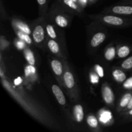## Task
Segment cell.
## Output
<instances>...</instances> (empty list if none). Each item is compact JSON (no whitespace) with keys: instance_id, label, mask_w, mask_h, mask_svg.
<instances>
[{"instance_id":"ba28073f","label":"cell","mask_w":132,"mask_h":132,"mask_svg":"<svg viewBox=\"0 0 132 132\" xmlns=\"http://www.w3.org/2000/svg\"><path fill=\"white\" fill-rule=\"evenodd\" d=\"M50 64H51V67L54 73L57 76H61L63 72V68L62 63L59 60L53 59L51 61Z\"/></svg>"},{"instance_id":"d4e9b609","label":"cell","mask_w":132,"mask_h":132,"mask_svg":"<svg viewBox=\"0 0 132 132\" xmlns=\"http://www.w3.org/2000/svg\"><path fill=\"white\" fill-rule=\"evenodd\" d=\"M95 71H96L97 73L98 74V76H99L100 77H104V69H103V67H101V65L99 64H96L95 66Z\"/></svg>"},{"instance_id":"1f68e13d","label":"cell","mask_w":132,"mask_h":132,"mask_svg":"<svg viewBox=\"0 0 132 132\" xmlns=\"http://www.w3.org/2000/svg\"><path fill=\"white\" fill-rule=\"evenodd\" d=\"M78 1L80 3H81L83 5H86L88 2V0H78Z\"/></svg>"},{"instance_id":"cb8c5ba5","label":"cell","mask_w":132,"mask_h":132,"mask_svg":"<svg viewBox=\"0 0 132 132\" xmlns=\"http://www.w3.org/2000/svg\"><path fill=\"white\" fill-rule=\"evenodd\" d=\"M121 67L125 70H129L132 68V56L125 59L122 63Z\"/></svg>"},{"instance_id":"4dcf8cb0","label":"cell","mask_w":132,"mask_h":132,"mask_svg":"<svg viewBox=\"0 0 132 132\" xmlns=\"http://www.w3.org/2000/svg\"><path fill=\"white\" fill-rule=\"evenodd\" d=\"M127 108L128 110L132 109V96H131V99H130V102H129L128 104Z\"/></svg>"},{"instance_id":"5bb4252c","label":"cell","mask_w":132,"mask_h":132,"mask_svg":"<svg viewBox=\"0 0 132 132\" xmlns=\"http://www.w3.org/2000/svg\"><path fill=\"white\" fill-rule=\"evenodd\" d=\"M15 26L19 29V30L22 31V32H24V33L27 34H31V30L30 27L27 25L26 23H23L21 21H18L15 23Z\"/></svg>"},{"instance_id":"4316f807","label":"cell","mask_w":132,"mask_h":132,"mask_svg":"<svg viewBox=\"0 0 132 132\" xmlns=\"http://www.w3.org/2000/svg\"><path fill=\"white\" fill-rule=\"evenodd\" d=\"M24 41H23V40H18V41H15V46L18 48L19 50H23V49L25 47V44H24Z\"/></svg>"},{"instance_id":"603a6c76","label":"cell","mask_w":132,"mask_h":132,"mask_svg":"<svg viewBox=\"0 0 132 132\" xmlns=\"http://www.w3.org/2000/svg\"><path fill=\"white\" fill-rule=\"evenodd\" d=\"M35 73H36V68L34 67V65L29 64V65L27 66L24 68V76H25V77H29L31 75L34 74Z\"/></svg>"},{"instance_id":"8fae6325","label":"cell","mask_w":132,"mask_h":132,"mask_svg":"<svg viewBox=\"0 0 132 132\" xmlns=\"http://www.w3.org/2000/svg\"><path fill=\"white\" fill-rule=\"evenodd\" d=\"M48 48L50 51L54 54H58L60 52V48L59 44L54 39H50L47 43Z\"/></svg>"},{"instance_id":"2e32d148","label":"cell","mask_w":132,"mask_h":132,"mask_svg":"<svg viewBox=\"0 0 132 132\" xmlns=\"http://www.w3.org/2000/svg\"><path fill=\"white\" fill-rule=\"evenodd\" d=\"M130 53V48L128 46H122L119 48L117 55L121 58H124L128 56Z\"/></svg>"},{"instance_id":"7402d4cb","label":"cell","mask_w":132,"mask_h":132,"mask_svg":"<svg viewBox=\"0 0 132 132\" xmlns=\"http://www.w3.org/2000/svg\"><path fill=\"white\" fill-rule=\"evenodd\" d=\"M61 1H63V3L64 5H67V6L70 8L72 10H76V11H79V7L77 5V3L75 2L73 0H61Z\"/></svg>"},{"instance_id":"d6986e66","label":"cell","mask_w":132,"mask_h":132,"mask_svg":"<svg viewBox=\"0 0 132 132\" xmlns=\"http://www.w3.org/2000/svg\"><path fill=\"white\" fill-rule=\"evenodd\" d=\"M46 31L47 33L48 36L53 39H55L57 37V35L56 32H55V29H54V27L52 24H48L46 25Z\"/></svg>"},{"instance_id":"83f0119b","label":"cell","mask_w":132,"mask_h":132,"mask_svg":"<svg viewBox=\"0 0 132 132\" xmlns=\"http://www.w3.org/2000/svg\"><path fill=\"white\" fill-rule=\"evenodd\" d=\"M123 86L126 89L132 88V77L125 81V82H124Z\"/></svg>"},{"instance_id":"3957f363","label":"cell","mask_w":132,"mask_h":132,"mask_svg":"<svg viewBox=\"0 0 132 132\" xmlns=\"http://www.w3.org/2000/svg\"><path fill=\"white\" fill-rule=\"evenodd\" d=\"M102 95H103V99L106 104H110L113 103L114 100V94L110 86L107 85L103 86Z\"/></svg>"},{"instance_id":"8992f818","label":"cell","mask_w":132,"mask_h":132,"mask_svg":"<svg viewBox=\"0 0 132 132\" xmlns=\"http://www.w3.org/2000/svg\"><path fill=\"white\" fill-rule=\"evenodd\" d=\"M112 11L115 14L121 15H130L132 14V6H115L112 9Z\"/></svg>"},{"instance_id":"30bf717a","label":"cell","mask_w":132,"mask_h":132,"mask_svg":"<svg viewBox=\"0 0 132 132\" xmlns=\"http://www.w3.org/2000/svg\"><path fill=\"white\" fill-rule=\"evenodd\" d=\"M54 20L55 24L61 28H65L68 25V19L62 14H57L55 15Z\"/></svg>"},{"instance_id":"4fadbf2b","label":"cell","mask_w":132,"mask_h":132,"mask_svg":"<svg viewBox=\"0 0 132 132\" xmlns=\"http://www.w3.org/2000/svg\"><path fill=\"white\" fill-rule=\"evenodd\" d=\"M24 57L27 61L28 63L31 65H35L36 64V59L34 53L29 48H26L24 51Z\"/></svg>"},{"instance_id":"7a4b0ae2","label":"cell","mask_w":132,"mask_h":132,"mask_svg":"<svg viewBox=\"0 0 132 132\" xmlns=\"http://www.w3.org/2000/svg\"><path fill=\"white\" fill-rule=\"evenodd\" d=\"M52 90L53 94H54V96H55V99H57L58 103L61 105H65L66 103H67L65 96H64L61 89L59 87V86L56 85H54L52 86Z\"/></svg>"},{"instance_id":"44dd1931","label":"cell","mask_w":132,"mask_h":132,"mask_svg":"<svg viewBox=\"0 0 132 132\" xmlns=\"http://www.w3.org/2000/svg\"><path fill=\"white\" fill-rule=\"evenodd\" d=\"M86 122L89 126L93 128H96L99 125L97 119L94 116H89L86 119Z\"/></svg>"},{"instance_id":"6da1fadb","label":"cell","mask_w":132,"mask_h":132,"mask_svg":"<svg viewBox=\"0 0 132 132\" xmlns=\"http://www.w3.org/2000/svg\"><path fill=\"white\" fill-rule=\"evenodd\" d=\"M32 38L36 44H41L45 39V30L41 24H37L32 31Z\"/></svg>"},{"instance_id":"52a82bcc","label":"cell","mask_w":132,"mask_h":132,"mask_svg":"<svg viewBox=\"0 0 132 132\" xmlns=\"http://www.w3.org/2000/svg\"><path fill=\"white\" fill-rule=\"evenodd\" d=\"M106 35L103 32H97L92 37L91 39V46L94 48L97 47L105 40Z\"/></svg>"},{"instance_id":"277c9868","label":"cell","mask_w":132,"mask_h":132,"mask_svg":"<svg viewBox=\"0 0 132 132\" xmlns=\"http://www.w3.org/2000/svg\"><path fill=\"white\" fill-rule=\"evenodd\" d=\"M102 19L104 23L111 25L120 26L124 23V20L122 18L115 15H105L102 18Z\"/></svg>"},{"instance_id":"ac0fdd59","label":"cell","mask_w":132,"mask_h":132,"mask_svg":"<svg viewBox=\"0 0 132 132\" xmlns=\"http://www.w3.org/2000/svg\"><path fill=\"white\" fill-rule=\"evenodd\" d=\"M18 34V36L20 39L23 40V41L27 43L28 45H30L32 43V40L31 39V37H30L29 34H27L24 33V32H22V31L19 30V32H17Z\"/></svg>"},{"instance_id":"f1b7e54d","label":"cell","mask_w":132,"mask_h":132,"mask_svg":"<svg viewBox=\"0 0 132 132\" xmlns=\"http://www.w3.org/2000/svg\"><path fill=\"white\" fill-rule=\"evenodd\" d=\"M37 1L39 5L40 8H43L44 6L47 5L48 0H37Z\"/></svg>"},{"instance_id":"5b68a950","label":"cell","mask_w":132,"mask_h":132,"mask_svg":"<svg viewBox=\"0 0 132 132\" xmlns=\"http://www.w3.org/2000/svg\"><path fill=\"white\" fill-rule=\"evenodd\" d=\"M63 80L66 87L69 90L73 88L75 86V79L73 73L70 71H65L63 74Z\"/></svg>"},{"instance_id":"836d02e7","label":"cell","mask_w":132,"mask_h":132,"mask_svg":"<svg viewBox=\"0 0 132 132\" xmlns=\"http://www.w3.org/2000/svg\"><path fill=\"white\" fill-rule=\"evenodd\" d=\"M73 1H74L75 2H76V3H78V2H79L78 0H73Z\"/></svg>"},{"instance_id":"9a60e30c","label":"cell","mask_w":132,"mask_h":132,"mask_svg":"<svg viewBox=\"0 0 132 132\" xmlns=\"http://www.w3.org/2000/svg\"><path fill=\"white\" fill-rule=\"evenodd\" d=\"M116 48L113 46L109 47L104 53V57L108 61H112L116 57Z\"/></svg>"},{"instance_id":"e575fe53","label":"cell","mask_w":132,"mask_h":132,"mask_svg":"<svg viewBox=\"0 0 132 132\" xmlns=\"http://www.w3.org/2000/svg\"><path fill=\"white\" fill-rule=\"evenodd\" d=\"M88 1H90V2H92V1H94V0H88Z\"/></svg>"},{"instance_id":"484cf974","label":"cell","mask_w":132,"mask_h":132,"mask_svg":"<svg viewBox=\"0 0 132 132\" xmlns=\"http://www.w3.org/2000/svg\"><path fill=\"white\" fill-rule=\"evenodd\" d=\"M99 76L97 73H92L90 74V81L92 84H97L99 81Z\"/></svg>"},{"instance_id":"f546056e","label":"cell","mask_w":132,"mask_h":132,"mask_svg":"<svg viewBox=\"0 0 132 132\" xmlns=\"http://www.w3.org/2000/svg\"><path fill=\"white\" fill-rule=\"evenodd\" d=\"M21 82H22V79L21 78H20V77H18V79H15V81H14V83H15V85H20V84L21 83Z\"/></svg>"},{"instance_id":"9c48e42d","label":"cell","mask_w":132,"mask_h":132,"mask_svg":"<svg viewBox=\"0 0 132 132\" xmlns=\"http://www.w3.org/2000/svg\"><path fill=\"white\" fill-rule=\"evenodd\" d=\"M73 114L77 122H81L84 119L83 108L81 104H76L73 108Z\"/></svg>"},{"instance_id":"e0dca14e","label":"cell","mask_w":132,"mask_h":132,"mask_svg":"<svg viewBox=\"0 0 132 132\" xmlns=\"http://www.w3.org/2000/svg\"><path fill=\"white\" fill-rule=\"evenodd\" d=\"M112 119V113L110 111H103L100 115L99 120L103 123H107Z\"/></svg>"},{"instance_id":"d6a6232c","label":"cell","mask_w":132,"mask_h":132,"mask_svg":"<svg viewBox=\"0 0 132 132\" xmlns=\"http://www.w3.org/2000/svg\"><path fill=\"white\" fill-rule=\"evenodd\" d=\"M128 113L130 115V116H132V109L130 110V111H129Z\"/></svg>"},{"instance_id":"ffe728a7","label":"cell","mask_w":132,"mask_h":132,"mask_svg":"<svg viewBox=\"0 0 132 132\" xmlns=\"http://www.w3.org/2000/svg\"><path fill=\"white\" fill-rule=\"evenodd\" d=\"M131 96L132 95L130 93H128V94H125L122 96V97L121 98V101H120V107H121V108L127 107L128 104L129 102H130V99H131Z\"/></svg>"},{"instance_id":"7c38bea8","label":"cell","mask_w":132,"mask_h":132,"mask_svg":"<svg viewBox=\"0 0 132 132\" xmlns=\"http://www.w3.org/2000/svg\"><path fill=\"white\" fill-rule=\"evenodd\" d=\"M114 79L118 82H122L126 80V74L121 70L116 69L112 73Z\"/></svg>"}]
</instances>
